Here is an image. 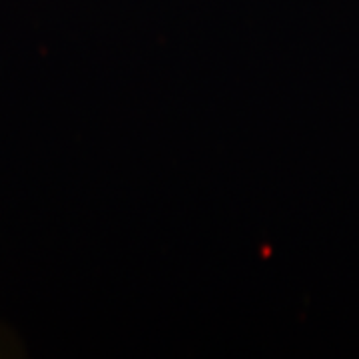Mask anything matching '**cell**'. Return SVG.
Returning a JSON list of instances; mask_svg holds the SVG:
<instances>
[{"label": "cell", "instance_id": "obj_1", "mask_svg": "<svg viewBox=\"0 0 359 359\" xmlns=\"http://www.w3.org/2000/svg\"><path fill=\"white\" fill-rule=\"evenodd\" d=\"M18 349L20 347L16 344L14 335L8 334V330H4L0 325V358H13V355H16Z\"/></svg>", "mask_w": 359, "mask_h": 359}]
</instances>
